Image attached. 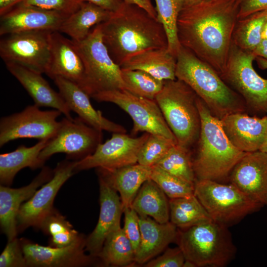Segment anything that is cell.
Here are the masks:
<instances>
[{
	"mask_svg": "<svg viewBox=\"0 0 267 267\" xmlns=\"http://www.w3.org/2000/svg\"><path fill=\"white\" fill-rule=\"evenodd\" d=\"M240 0H203L182 7L177 21L181 46L211 66L222 77L238 20Z\"/></svg>",
	"mask_w": 267,
	"mask_h": 267,
	"instance_id": "obj_1",
	"label": "cell"
},
{
	"mask_svg": "<svg viewBox=\"0 0 267 267\" xmlns=\"http://www.w3.org/2000/svg\"><path fill=\"white\" fill-rule=\"evenodd\" d=\"M102 40L113 61L121 66L132 56L168 48L162 24L143 8L123 0L110 18L99 24Z\"/></svg>",
	"mask_w": 267,
	"mask_h": 267,
	"instance_id": "obj_2",
	"label": "cell"
},
{
	"mask_svg": "<svg viewBox=\"0 0 267 267\" xmlns=\"http://www.w3.org/2000/svg\"><path fill=\"white\" fill-rule=\"evenodd\" d=\"M176 77L186 84L220 120L247 110L241 96L211 66L182 46L177 57Z\"/></svg>",
	"mask_w": 267,
	"mask_h": 267,
	"instance_id": "obj_3",
	"label": "cell"
},
{
	"mask_svg": "<svg viewBox=\"0 0 267 267\" xmlns=\"http://www.w3.org/2000/svg\"><path fill=\"white\" fill-rule=\"evenodd\" d=\"M197 104L201 117V130L192 153L196 181L220 182L226 178L234 166L246 153L236 148L225 134L221 120L210 112L198 96Z\"/></svg>",
	"mask_w": 267,
	"mask_h": 267,
	"instance_id": "obj_4",
	"label": "cell"
},
{
	"mask_svg": "<svg viewBox=\"0 0 267 267\" xmlns=\"http://www.w3.org/2000/svg\"><path fill=\"white\" fill-rule=\"evenodd\" d=\"M197 98V94L186 84L176 79L164 81L155 99L177 144L191 151L201 130Z\"/></svg>",
	"mask_w": 267,
	"mask_h": 267,
	"instance_id": "obj_5",
	"label": "cell"
},
{
	"mask_svg": "<svg viewBox=\"0 0 267 267\" xmlns=\"http://www.w3.org/2000/svg\"><path fill=\"white\" fill-rule=\"evenodd\" d=\"M176 241L185 259L196 267H224L233 259L236 250L227 226L213 220L178 228Z\"/></svg>",
	"mask_w": 267,
	"mask_h": 267,
	"instance_id": "obj_6",
	"label": "cell"
},
{
	"mask_svg": "<svg viewBox=\"0 0 267 267\" xmlns=\"http://www.w3.org/2000/svg\"><path fill=\"white\" fill-rule=\"evenodd\" d=\"M73 42L85 66L84 90L90 97L104 91L125 89L121 68L113 61L103 43L99 24L84 40Z\"/></svg>",
	"mask_w": 267,
	"mask_h": 267,
	"instance_id": "obj_7",
	"label": "cell"
},
{
	"mask_svg": "<svg viewBox=\"0 0 267 267\" xmlns=\"http://www.w3.org/2000/svg\"><path fill=\"white\" fill-rule=\"evenodd\" d=\"M194 194L213 221L227 227L262 207L230 183L196 180Z\"/></svg>",
	"mask_w": 267,
	"mask_h": 267,
	"instance_id": "obj_8",
	"label": "cell"
},
{
	"mask_svg": "<svg viewBox=\"0 0 267 267\" xmlns=\"http://www.w3.org/2000/svg\"><path fill=\"white\" fill-rule=\"evenodd\" d=\"M256 55L232 43L223 80L244 100L247 110L257 115L267 114V79L255 71Z\"/></svg>",
	"mask_w": 267,
	"mask_h": 267,
	"instance_id": "obj_9",
	"label": "cell"
},
{
	"mask_svg": "<svg viewBox=\"0 0 267 267\" xmlns=\"http://www.w3.org/2000/svg\"><path fill=\"white\" fill-rule=\"evenodd\" d=\"M91 97L99 102L113 103L126 112L133 121L132 136L145 132L164 136L177 143L155 99L136 95L126 89L99 92Z\"/></svg>",
	"mask_w": 267,
	"mask_h": 267,
	"instance_id": "obj_10",
	"label": "cell"
},
{
	"mask_svg": "<svg viewBox=\"0 0 267 267\" xmlns=\"http://www.w3.org/2000/svg\"><path fill=\"white\" fill-rule=\"evenodd\" d=\"M102 140V131L89 126L78 116L72 119L65 117L39 158L44 164L52 155L61 153L69 159L79 161L93 153Z\"/></svg>",
	"mask_w": 267,
	"mask_h": 267,
	"instance_id": "obj_11",
	"label": "cell"
},
{
	"mask_svg": "<svg viewBox=\"0 0 267 267\" xmlns=\"http://www.w3.org/2000/svg\"><path fill=\"white\" fill-rule=\"evenodd\" d=\"M53 31H36L3 36L0 41V55L5 63L19 65L43 74L50 60V34Z\"/></svg>",
	"mask_w": 267,
	"mask_h": 267,
	"instance_id": "obj_12",
	"label": "cell"
},
{
	"mask_svg": "<svg viewBox=\"0 0 267 267\" xmlns=\"http://www.w3.org/2000/svg\"><path fill=\"white\" fill-rule=\"evenodd\" d=\"M58 110L43 111L36 105H29L22 111L2 117L0 121V147L19 138L49 140L60 126Z\"/></svg>",
	"mask_w": 267,
	"mask_h": 267,
	"instance_id": "obj_13",
	"label": "cell"
},
{
	"mask_svg": "<svg viewBox=\"0 0 267 267\" xmlns=\"http://www.w3.org/2000/svg\"><path fill=\"white\" fill-rule=\"evenodd\" d=\"M76 162H59L53 170L51 178L22 204L16 218L17 232H22L30 226L40 228L43 221L54 209L53 204L58 191L76 173Z\"/></svg>",
	"mask_w": 267,
	"mask_h": 267,
	"instance_id": "obj_14",
	"label": "cell"
},
{
	"mask_svg": "<svg viewBox=\"0 0 267 267\" xmlns=\"http://www.w3.org/2000/svg\"><path fill=\"white\" fill-rule=\"evenodd\" d=\"M149 134L144 133L134 137L126 133H113L111 138L101 143L93 153L77 161L75 172L94 168L113 169L137 163L139 150Z\"/></svg>",
	"mask_w": 267,
	"mask_h": 267,
	"instance_id": "obj_15",
	"label": "cell"
},
{
	"mask_svg": "<svg viewBox=\"0 0 267 267\" xmlns=\"http://www.w3.org/2000/svg\"><path fill=\"white\" fill-rule=\"evenodd\" d=\"M70 15L19 3L0 16V35L28 31H59Z\"/></svg>",
	"mask_w": 267,
	"mask_h": 267,
	"instance_id": "obj_16",
	"label": "cell"
},
{
	"mask_svg": "<svg viewBox=\"0 0 267 267\" xmlns=\"http://www.w3.org/2000/svg\"><path fill=\"white\" fill-rule=\"evenodd\" d=\"M86 239L61 248L44 246L26 239L20 241L27 267H79L91 265L94 258L85 253Z\"/></svg>",
	"mask_w": 267,
	"mask_h": 267,
	"instance_id": "obj_17",
	"label": "cell"
},
{
	"mask_svg": "<svg viewBox=\"0 0 267 267\" xmlns=\"http://www.w3.org/2000/svg\"><path fill=\"white\" fill-rule=\"evenodd\" d=\"M230 183L263 207L267 203V152L246 153L232 170Z\"/></svg>",
	"mask_w": 267,
	"mask_h": 267,
	"instance_id": "obj_18",
	"label": "cell"
},
{
	"mask_svg": "<svg viewBox=\"0 0 267 267\" xmlns=\"http://www.w3.org/2000/svg\"><path fill=\"white\" fill-rule=\"evenodd\" d=\"M100 212L96 225L86 239L85 250L96 258L100 252L107 236L117 227L124 209L120 197L104 178L98 176Z\"/></svg>",
	"mask_w": 267,
	"mask_h": 267,
	"instance_id": "obj_19",
	"label": "cell"
},
{
	"mask_svg": "<svg viewBox=\"0 0 267 267\" xmlns=\"http://www.w3.org/2000/svg\"><path fill=\"white\" fill-rule=\"evenodd\" d=\"M59 31L50 34V60L45 74L51 79L60 77L85 87V69L83 60L71 39Z\"/></svg>",
	"mask_w": 267,
	"mask_h": 267,
	"instance_id": "obj_20",
	"label": "cell"
},
{
	"mask_svg": "<svg viewBox=\"0 0 267 267\" xmlns=\"http://www.w3.org/2000/svg\"><path fill=\"white\" fill-rule=\"evenodd\" d=\"M231 143L244 153L260 150L267 137V117L251 116L245 112L228 115L221 120Z\"/></svg>",
	"mask_w": 267,
	"mask_h": 267,
	"instance_id": "obj_21",
	"label": "cell"
},
{
	"mask_svg": "<svg viewBox=\"0 0 267 267\" xmlns=\"http://www.w3.org/2000/svg\"><path fill=\"white\" fill-rule=\"evenodd\" d=\"M53 175V170L43 167L39 175L28 185L12 188L0 186V223L1 229L8 241L16 237L18 233L16 218L22 203L29 199L38 187L49 181Z\"/></svg>",
	"mask_w": 267,
	"mask_h": 267,
	"instance_id": "obj_22",
	"label": "cell"
},
{
	"mask_svg": "<svg viewBox=\"0 0 267 267\" xmlns=\"http://www.w3.org/2000/svg\"><path fill=\"white\" fill-rule=\"evenodd\" d=\"M53 80L70 110L88 125L101 131L126 133L122 125L107 119L100 111L95 110L90 101V96L79 86L60 77Z\"/></svg>",
	"mask_w": 267,
	"mask_h": 267,
	"instance_id": "obj_23",
	"label": "cell"
},
{
	"mask_svg": "<svg viewBox=\"0 0 267 267\" xmlns=\"http://www.w3.org/2000/svg\"><path fill=\"white\" fill-rule=\"evenodd\" d=\"M5 65L32 98L34 104L39 107L53 108L60 111L65 117L73 119L71 111L61 94L52 89L42 74L14 63H5Z\"/></svg>",
	"mask_w": 267,
	"mask_h": 267,
	"instance_id": "obj_24",
	"label": "cell"
},
{
	"mask_svg": "<svg viewBox=\"0 0 267 267\" xmlns=\"http://www.w3.org/2000/svg\"><path fill=\"white\" fill-rule=\"evenodd\" d=\"M138 218L141 238L134 263L143 265L176 241L178 228L170 221L161 223L149 216L138 215Z\"/></svg>",
	"mask_w": 267,
	"mask_h": 267,
	"instance_id": "obj_25",
	"label": "cell"
},
{
	"mask_svg": "<svg viewBox=\"0 0 267 267\" xmlns=\"http://www.w3.org/2000/svg\"><path fill=\"white\" fill-rule=\"evenodd\" d=\"M97 169L98 176L119 192L124 209L132 207L143 183L150 179L152 167L136 163L113 169Z\"/></svg>",
	"mask_w": 267,
	"mask_h": 267,
	"instance_id": "obj_26",
	"label": "cell"
},
{
	"mask_svg": "<svg viewBox=\"0 0 267 267\" xmlns=\"http://www.w3.org/2000/svg\"><path fill=\"white\" fill-rule=\"evenodd\" d=\"M177 58L168 48H156L139 53L127 60L121 68L139 70L159 80H176Z\"/></svg>",
	"mask_w": 267,
	"mask_h": 267,
	"instance_id": "obj_27",
	"label": "cell"
},
{
	"mask_svg": "<svg viewBox=\"0 0 267 267\" xmlns=\"http://www.w3.org/2000/svg\"><path fill=\"white\" fill-rule=\"evenodd\" d=\"M49 140H40L34 145L27 147L20 145L15 150L0 155V182L1 185L9 186L16 174L29 167L32 170L43 167L44 164L39 156Z\"/></svg>",
	"mask_w": 267,
	"mask_h": 267,
	"instance_id": "obj_28",
	"label": "cell"
},
{
	"mask_svg": "<svg viewBox=\"0 0 267 267\" xmlns=\"http://www.w3.org/2000/svg\"><path fill=\"white\" fill-rule=\"evenodd\" d=\"M112 13L91 2L84 1L64 21L59 32L66 34L73 41H81L94 27L108 20Z\"/></svg>",
	"mask_w": 267,
	"mask_h": 267,
	"instance_id": "obj_29",
	"label": "cell"
},
{
	"mask_svg": "<svg viewBox=\"0 0 267 267\" xmlns=\"http://www.w3.org/2000/svg\"><path fill=\"white\" fill-rule=\"evenodd\" d=\"M132 207L139 216H149L159 223L170 221L167 196L151 179L143 183L133 202Z\"/></svg>",
	"mask_w": 267,
	"mask_h": 267,
	"instance_id": "obj_30",
	"label": "cell"
},
{
	"mask_svg": "<svg viewBox=\"0 0 267 267\" xmlns=\"http://www.w3.org/2000/svg\"><path fill=\"white\" fill-rule=\"evenodd\" d=\"M169 203L170 222L179 229L212 221L194 194L169 199Z\"/></svg>",
	"mask_w": 267,
	"mask_h": 267,
	"instance_id": "obj_31",
	"label": "cell"
},
{
	"mask_svg": "<svg viewBox=\"0 0 267 267\" xmlns=\"http://www.w3.org/2000/svg\"><path fill=\"white\" fill-rule=\"evenodd\" d=\"M97 258L105 266H126L134 263V249L121 225L107 236Z\"/></svg>",
	"mask_w": 267,
	"mask_h": 267,
	"instance_id": "obj_32",
	"label": "cell"
},
{
	"mask_svg": "<svg viewBox=\"0 0 267 267\" xmlns=\"http://www.w3.org/2000/svg\"><path fill=\"white\" fill-rule=\"evenodd\" d=\"M267 22V9L238 19L233 35V44L239 48L253 52L262 40V33Z\"/></svg>",
	"mask_w": 267,
	"mask_h": 267,
	"instance_id": "obj_33",
	"label": "cell"
},
{
	"mask_svg": "<svg viewBox=\"0 0 267 267\" xmlns=\"http://www.w3.org/2000/svg\"><path fill=\"white\" fill-rule=\"evenodd\" d=\"M40 228L50 235L49 244L54 247L68 246L85 238L55 209L45 218Z\"/></svg>",
	"mask_w": 267,
	"mask_h": 267,
	"instance_id": "obj_34",
	"label": "cell"
},
{
	"mask_svg": "<svg viewBox=\"0 0 267 267\" xmlns=\"http://www.w3.org/2000/svg\"><path fill=\"white\" fill-rule=\"evenodd\" d=\"M155 165L174 176L195 184L196 178L191 150L176 144Z\"/></svg>",
	"mask_w": 267,
	"mask_h": 267,
	"instance_id": "obj_35",
	"label": "cell"
},
{
	"mask_svg": "<svg viewBox=\"0 0 267 267\" xmlns=\"http://www.w3.org/2000/svg\"><path fill=\"white\" fill-rule=\"evenodd\" d=\"M157 19L162 24L168 39V49L176 58L180 49L177 21L182 8L179 0H155Z\"/></svg>",
	"mask_w": 267,
	"mask_h": 267,
	"instance_id": "obj_36",
	"label": "cell"
},
{
	"mask_svg": "<svg viewBox=\"0 0 267 267\" xmlns=\"http://www.w3.org/2000/svg\"><path fill=\"white\" fill-rule=\"evenodd\" d=\"M121 75L125 89L136 95L155 99L161 90L164 81L139 70L121 68Z\"/></svg>",
	"mask_w": 267,
	"mask_h": 267,
	"instance_id": "obj_37",
	"label": "cell"
},
{
	"mask_svg": "<svg viewBox=\"0 0 267 267\" xmlns=\"http://www.w3.org/2000/svg\"><path fill=\"white\" fill-rule=\"evenodd\" d=\"M150 179L160 187L169 199L194 194V183L174 176L157 165L152 167Z\"/></svg>",
	"mask_w": 267,
	"mask_h": 267,
	"instance_id": "obj_38",
	"label": "cell"
},
{
	"mask_svg": "<svg viewBox=\"0 0 267 267\" xmlns=\"http://www.w3.org/2000/svg\"><path fill=\"white\" fill-rule=\"evenodd\" d=\"M177 143L164 136L149 134L140 148L137 156V163L148 167L155 165Z\"/></svg>",
	"mask_w": 267,
	"mask_h": 267,
	"instance_id": "obj_39",
	"label": "cell"
},
{
	"mask_svg": "<svg viewBox=\"0 0 267 267\" xmlns=\"http://www.w3.org/2000/svg\"><path fill=\"white\" fill-rule=\"evenodd\" d=\"M0 267H27L20 240L17 237L8 241L0 256Z\"/></svg>",
	"mask_w": 267,
	"mask_h": 267,
	"instance_id": "obj_40",
	"label": "cell"
},
{
	"mask_svg": "<svg viewBox=\"0 0 267 267\" xmlns=\"http://www.w3.org/2000/svg\"><path fill=\"white\" fill-rule=\"evenodd\" d=\"M84 0H23L20 3L70 15L77 10Z\"/></svg>",
	"mask_w": 267,
	"mask_h": 267,
	"instance_id": "obj_41",
	"label": "cell"
},
{
	"mask_svg": "<svg viewBox=\"0 0 267 267\" xmlns=\"http://www.w3.org/2000/svg\"><path fill=\"white\" fill-rule=\"evenodd\" d=\"M123 213V229L133 245L135 256L139 247L141 238L138 215L132 207L125 208Z\"/></svg>",
	"mask_w": 267,
	"mask_h": 267,
	"instance_id": "obj_42",
	"label": "cell"
},
{
	"mask_svg": "<svg viewBox=\"0 0 267 267\" xmlns=\"http://www.w3.org/2000/svg\"><path fill=\"white\" fill-rule=\"evenodd\" d=\"M185 259L178 246L166 249L158 257L152 259L144 264L145 267H182Z\"/></svg>",
	"mask_w": 267,
	"mask_h": 267,
	"instance_id": "obj_43",
	"label": "cell"
},
{
	"mask_svg": "<svg viewBox=\"0 0 267 267\" xmlns=\"http://www.w3.org/2000/svg\"><path fill=\"white\" fill-rule=\"evenodd\" d=\"M267 9V0H240L238 19Z\"/></svg>",
	"mask_w": 267,
	"mask_h": 267,
	"instance_id": "obj_44",
	"label": "cell"
},
{
	"mask_svg": "<svg viewBox=\"0 0 267 267\" xmlns=\"http://www.w3.org/2000/svg\"><path fill=\"white\" fill-rule=\"evenodd\" d=\"M253 53L256 55L260 68L267 69V39H263Z\"/></svg>",
	"mask_w": 267,
	"mask_h": 267,
	"instance_id": "obj_45",
	"label": "cell"
},
{
	"mask_svg": "<svg viewBox=\"0 0 267 267\" xmlns=\"http://www.w3.org/2000/svg\"><path fill=\"white\" fill-rule=\"evenodd\" d=\"M95 4L106 10L114 12L121 6L123 0H84Z\"/></svg>",
	"mask_w": 267,
	"mask_h": 267,
	"instance_id": "obj_46",
	"label": "cell"
},
{
	"mask_svg": "<svg viewBox=\"0 0 267 267\" xmlns=\"http://www.w3.org/2000/svg\"><path fill=\"white\" fill-rule=\"evenodd\" d=\"M124 1L134 4L143 8L148 12L151 16L155 18H157V12L155 8L152 4L151 0H123Z\"/></svg>",
	"mask_w": 267,
	"mask_h": 267,
	"instance_id": "obj_47",
	"label": "cell"
},
{
	"mask_svg": "<svg viewBox=\"0 0 267 267\" xmlns=\"http://www.w3.org/2000/svg\"><path fill=\"white\" fill-rule=\"evenodd\" d=\"M23 0H0V16L7 13Z\"/></svg>",
	"mask_w": 267,
	"mask_h": 267,
	"instance_id": "obj_48",
	"label": "cell"
},
{
	"mask_svg": "<svg viewBox=\"0 0 267 267\" xmlns=\"http://www.w3.org/2000/svg\"><path fill=\"white\" fill-rule=\"evenodd\" d=\"M202 0H179L182 8L194 4Z\"/></svg>",
	"mask_w": 267,
	"mask_h": 267,
	"instance_id": "obj_49",
	"label": "cell"
},
{
	"mask_svg": "<svg viewBox=\"0 0 267 267\" xmlns=\"http://www.w3.org/2000/svg\"><path fill=\"white\" fill-rule=\"evenodd\" d=\"M182 267H196L195 265L188 260H185Z\"/></svg>",
	"mask_w": 267,
	"mask_h": 267,
	"instance_id": "obj_50",
	"label": "cell"
},
{
	"mask_svg": "<svg viewBox=\"0 0 267 267\" xmlns=\"http://www.w3.org/2000/svg\"><path fill=\"white\" fill-rule=\"evenodd\" d=\"M262 39H267V22L265 25L263 31L262 33Z\"/></svg>",
	"mask_w": 267,
	"mask_h": 267,
	"instance_id": "obj_51",
	"label": "cell"
},
{
	"mask_svg": "<svg viewBox=\"0 0 267 267\" xmlns=\"http://www.w3.org/2000/svg\"><path fill=\"white\" fill-rule=\"evenodd\" d=\"M266 115L267 117V114ZM260 150L267 152V137L264 144Z\"/></svg>",
	"mask_w": 267,
	"mask_h": 267,
	"instance_id": "obj_52",
	"label": "cell"
},
{
	"mask_svg": "<svg viewBox=\"0 0 267 267\" xmlns=\"http://www.w3.org/2000/svg\"><path fill=\"white\" fill-rule=\"evenodd\" d=\"M266 205L267 206V203Z\"/></svg>",
	"mask_w": 267,
	"mask_h": 267,
	"instance_id": "obj_53",
	"label": "cell"
}]
</instances>
